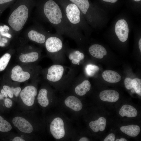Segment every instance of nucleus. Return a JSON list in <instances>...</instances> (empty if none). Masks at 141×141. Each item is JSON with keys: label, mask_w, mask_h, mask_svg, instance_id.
Listing matches in <instances>:
<instances>
[{"label": "nucleus", "mask_w": 141, "mask_h": 141, "mask_svg": "<svg viewBox=\"0 0 141 141\" xmlns=\"http://www.w3.org/2000/svg\"><path fill=\"white\" fill-rule=\"evenodd\" d=\"M38 7L40 16L54 27L58 34L65 35L77 42L81 40L79 29L69 22L63 9L54 1H45Z\"/></svg>", "instance_id": "nucleus-1"}, {"label": "nucleus", "mask_w": 141, "mask_h": 141, "mask_svg": "<svg viewBox=\"0 0 141 141\" xmlns=\"http://www.w3.org/2000/svg\"><path fill=\"white\" fill-rule=\"evenodd\" d=\"M36 4L35 0H16L11 6V11L8 23L16 32L20 31L26 24L31 10Z\"/></svg>", "instance_id": "nucleus-2"}, {"label": "nucleus", "mask_w": 141, "mask_h": 141, "mask_svg": "<svg viewBox=\"0 0 141 141\" xmlns=\"http://www.w3.org/2000/svg\"><path fill=\"white\" fill-rule=\"evenodd\" d=\"M62 9L69 22L73 25L79 28L83 25L82 13L75 4L72 2L64 5Z\"/></svg>", "instance_id": "nucleus-3"}, {"label": "nucleus", "mask_w": 141, "mask_h": 141, "mask_svg": "<svg viewBox=\"0 0 141 141\" xmlns=\"http://www.w3.org/2000/svg\"><path fill=\"white\" fill-rule=\"evenodd\" d=\"M61 36L56 33L51 34L47 38L45 42V45L47 51L54 53L61 51L63 47Z\"/></svg>", "instance_id": "nucleus-4"}, {"label": "nucleus", "mask_w": 141, "mask_h": 141, "mask_svg": "<svg viewBox=\"0 0 141 141\" xmlns=\"http://www.w3.org/2000/svg\"><path fill=\"white\" fill-rule=\"evenodd\" d=\"M37 93V88L33 85L25 87L20 93V97L23 103L26 105L30 107L34 104L35 97Z\"/></svg>", "instance_id": "nucleus-5"}, {"label": "nucleus", "mask_w": 141, "mask_h": 141, "mask_svg": "<svg viewBox=\"0 0 141 141\" xmlns=\"http://www.w3.org/2000/svg\"><path fill=\"white\" fill-rule=\"evenodd\" d=\"M50 129L51 134L56 139H60L65 135L64 122L60 117L56 118L52 121L50 125Z\"/></svg>", "instance_id": "nucleus-6"}, {"label": "nucleus", "mask_w": 141, "mask_h": 141, "mask_svg": "<svg viewBox=\"0 0 141 141\" xmlns=\"http://www.w3.org/2000/svg\"><path fill=\"white\" fill-rule=\"evenodd\" d=\"M64 71L63 66L59 64L52 65L48 69L46 78L50 81H58L62 78Z\"/></svg>", "instance_id": "nucleus-7"}, {"label": "nucleus", "mask_w": 141, "mask_h": 141, "mask_svg": "<svg viewBox=\"0 0 141 141\" xmlns=\"http://www.w3.org/2000/svg\"><path fill=\"white\" fill-rule=\"evenodd\" d=\"M129 31L128 24L125 20L120 19L117 21L115 26V32L121 41L124 42L127 40Z\"/></svg>", "instance_id": "nucleus-8"}, {"label": "nucleus", "mask_w": 141, "mask_h": 141, "mask_svg": "<svg viewBox=\"0 0 141 141\" xmlns=\"http://www.w3.org/2000/svg\"><path fill=\"white\" fill-rule=\"evenodd\" d=\"M50 34L46 32L43 28L32 30L27 33V36L31 40L38 43L42 44L45 43L46 40Z\"/></svg>", "instance_id": "nucleus-9"}, {"label": "nucleus", "mask_w": 141, "mask_h": 141, "mask_svg": "<svg viewBox=\"0 0 141 141\" xmlns=\"http://www.w3.org/2000/svg\"><path fill=\"white\" fill-rule=\"evenodd\" d=\"M30 76L28 72L24 71L21 66L17 65L12 69L10 77L14 81L22 83L28 80Z\"/></svg>", "instance_id": "nucleus-10"}, {"label": "nucleus", "mask_w": 141, "mask_h": 141, "mask_svg": "<svg viewBox=\"0 0 141 141\" xmlns=\"http://www.w3.org/2000/svg\"><path fill=\"white\" fill-rule=\"evenodd\" d=\"M14 125L22 132L30 133L33 131L31 124L25 118L21 116H16L12 120Z\"/></svg>", "instance_id": "nucleus-11"}, {"label": "nucleus", "mask_w": 141, "mask_h": 141, "mask_svg": "<svg viewBox=\"0 0 141 141\" xmlns=\"http://www.w3.org/2000/svg\"><path fill=\"white\" fill-rule=\"evenodd\" d=\"M99 96L100 99L103 101L114 102L118 100L119 94L115 90H106L101 92Z\"/></svg>", "instance_id": "nucleus-12"}, {"label": "nucleus", "mask_w": 141, "mask_h": 141, "mask_svg": "<svg viewBox=\"0 0 141 141\" xmlns=\"http://www.w3.org/2000/svg\"><path fill=\"white\" fill-rule=\"evenodd\" d=\"M65 105L73 110L78 111L83 107V104L80 100L76 97L70 96L66 98L64 100Z\"/></svg>", "instance_id": "nucleus-13"}, {"label": "nucleus", "mask_w": 141, "mask_h": 141, "mask_svg": "<svg viewBox=\"0 0 141 141\" xmlns=\"http://www.w3.org/2000/svg\"><path fill=\"white\" fill-rule=\"evenodd\" d=\"M89 51L92 56L99 59L102 58L107 54V51L105 48L98 44L91 45L89 48Z\"/></svg>", "instance_id": "nucleus-14"}, {"label": "nucleus", "mask_w": 141, "mask_h": 141, "mask_svg": "<svg viewBox=\"0 0 141 141\" xmlns=\"http://www.w3.org/2000/svg\"><path fill=\"white\" fill-rule=\"evenodd\" d=\"M102 77L106 81L110 83L119 82L121 79L120 75L117 72L112 70H106L102 73Z\"/></svg>", "instance_id": "nucleus-15"}, {"label": "nucleus", "mask_w": 141, "mask_h": 141, "mask_svg": "<svg viewBox=\"0 0 141 141\" xmlns=\"http://www.w3.org/2000/svg\"><path fill=\"white\" fill-rule=\"evenodd\" d=\"M106 124V119L104 117H101L97 120L90 122L89 126L93 131L97 132L99 131H102L104 130Z\"/></svg>", "instance_id": "nucleus-16"}, {"label": "nucleus", "mask_w": 141, "mask_h": 141, "mask_svg": "<svg viewBox=\"0 0 141 141\" xmlns=\"http://www.w3.org/2000/svg\"><path fill=\"white\" fill-rule=\"evenodd\" d=\"M119 114L121 116L127 117H134L136 116L137 111L134 107L128 104L124 105L119 111Z\"/></svg>", "instance_id": "nucleus-17"}, {"label": "nucleus", "mask_w": 141, "mask_h": 141, "mask_svg": "<svg viewBox=\"0 0 141 141\" xmlns=\"http://www.w3.org/2000/svg\"><path fill=\"white\" fill-rule=\"evenodd\" d=\"M120 130L122 132L132 137L137 136L140 131V127L136 125L122 126L120 128Z\"/></svg>", "instance_id": "nucleus-18"}, {"label": "nucleus", "mask_w": 141, "mask_h": 141, "mask_svg": "<svg viewBox=\"0 0 141 141\" xmlns=\"http://www.w3.org/2000/svg\"><path fill=\"white\" fill-rule=\"evenodd\" d=\"M39 57L38 53L33 51L20 55L19 57L20 61L23 63L32 62L37 61Z\"/></svg>", "instance_id": "nucleus-19"}, {"label": "nucleus", "mask_w": 141, "mask_h": 141, "mask_svg": "<svg viewBox=\"0 0 141 141\" xmlns=\"http://www.w3.org/2000/svg\"><path fill=\"white\" fill-rule=\"evenodd\" d=\"M91 87V85L89 81L87 80H85L76 87L75 91L77 95L83 96L90 91Z\"/></svg>", "instance_id": "nucleus-20"}, {"label": "nucleus", "mask_w": 141, "mask_h": 141, "mask_svg": "<svg viewBox=\"0 0 141 141\" xmlns=\"http://www.w3.org/2000/svg\"><path fill=\"white\" fill-rule=\"evenodd\" d=\"M76 4L83 14L86 15L88 12L90 5L88 0H69Z\"/></svg>", "instance_id": "nucleus-21"}, {"label": "nucleus", "mask_w": 141, "mask_h": 141, "mask_svg": "<svg viewBox=\"0 0 141 141\" xmlns=\"http://www.w3.org/2000/svg\"><path fill=\"white\" fill-rule=\"evenodd\" d=\"M84 54L77 50L71 51L68 55V58L74 64H79L80 61L84 58Z\"/></svg>", "instance_id": "nucleus-22"}, {"label": "nucleus", "mask_w": 141, "mask_h": 141, "mask_svg": "<svg viewBox=\"0 0 141 141\" xmlns=\"http://www.w3.org/2000/svg\"><path fill=\"white\" fill-rule=\"evenodd\" d=\"M48 91L45 89H40L38 94L37 99L38 103L42 107H46L49 103L47 97Z\"/></svg>", "instance_id": "nucleus-23"}, {"label": "nucleus", "mask_w": 141, "mask_h": 141, "mask_svg": "<svg viewBox=\"0 0 141 141\" xmlns=\"http://www.w3.org/2000/svg\"><path fill=\"white\" fill-rule=\"evenodd\" d=\"M11 57L10 55L8 53H6L0 58V71H3L5 69Z\"/></svg>", "instance_id": "nucleus-24"}, {"label": "nucleus", "mask_w": 141, "mask_h": 141, "mask_svg": "<svg viewBox=\"0 0 141 141\" xmlns=\"http://www.w3.org/2000/svg\"><path fill=\"white\" fill-rule=\"evenodd\" d=\"M11 129L12 126L10 123L0 116V131L7 132L10 131Z\"/></svg>", "instance_id": "nucleus-25"}, {"label": "nucleus", "mask_w": 141, "mask_h": 141, "mask_svg": "<svg viewBox=\"0 0 141 141\" xmlns=\"http://www.w3.org/2000/svg\"><path fill=\"white\" fill-rule=\"evenodd\" d=\"M132 85L133 88L139 95L141 96V80L135 78L132 80Z\"/></svg>", "instance_id": "nucleus-26"}, {"label": "nucleus", "mask_w": 141, "mask_h": 141, "mask_svg": "<svg viewBox=\"0 0 141 141\" xmlns=\"http://www.w3.org/2000/svg\"><path fill=\"white\" fill-rule=\"evenodd\" d=\"M99 69V67L96 65L89 64L87 65L85 68V71L88 75L92 76L98 71Z\"/></svg>", "instance_id": "nucleus-27"}, {"label": "nucleus", "mask_w": 141, "mask_h": 141, "mask_svg": "<svg viewBox=\"0 0 141 141\" xmlns=\"http://www.w3.org/2000/svg\"><path fill=\"white\" fill-rule=\"evenodd\" d=\"M15 0H0V17L4 11Z\"/></svg>", "instance_id": "nucleus-28"}, {"label": "nucleus", "mask_w": 141, "mask_h": 141, "mask_svg": "<svg viewBox=\"0 0 141 141\" xmlns=\"http://www.w3.org/2000/svg\"><path fill=\"white\" fill-rule=\"evenodd\" d=\"M3 89L6 92L8 96L10 98H12L13 97V94L11 88L9 86L5 85L3 86Z\"/></svg>", "instance_id": "nucleus-29"}, {"label": "nucleus", "mask_w": 141, "mask_h": 141, "mask_svg": "<svg viewBox=\"0 0 141 141\" xmlns=\"http://www.w3.org/2000/svg\"><path fill=\"white\" fill-rule=\"evenodd\" d=\"M132 80L129 78H127L125 79L124 83L125 86L128 90H130L133 88L132 85Z\"/></svg>", "instance_id": "nucleus-30"}, {"label": "nucleus", "mask_w": 141, "mask_h": 141, "mask_svg": "<svg viewBox=\"0 0 141 141\" xmlns=\"http://www.w3.org/2000/svg\"><path fill=\"white\" fill-rule=\"evenodd\" d=\"M11 89L13 94L16 97H17L20 94L21 90V88L19 87L15 88L11 87Z\"/></svg>", "instance_id": "nucleus-31"}, {"label": "nucleus", "mask_w": 141, "mask_h": 141, "mask_svg": "<svg viewBox=\"0 0 141 141\" xmlns=\"http://www.w3.org/2000/svg\"><path fill=\"white\" fill-rule=\"evenodd\" d=\"M5 106L8 108L11 107L13 105V102L12 100L9 98H6L4 101Z\"/></svg>", "instance_id": "nucleus-32"}, {"label": "nucleus", "mask_w": 141, "mask_h": 141, "mask_svg": "<svg viewBox=\"0 0 141 141\" xmlns=\"http://www.w3.org/2000/svg\"><path fill=\"white\" fill-rule=\"evenodd\" d=\"M115 139V136L113 133L109 134L104 139V141H114Z\"/></svg>", "instance_id": "nucleus-33"}, {"label": "nucleus", "mask_w": 141, "mask_h": 141, "mask_svg": "<svg viewBox=\"0 0 141 141\" xmlns=\"http://www.w3.org/2000/svg\"><path fill=\"white\" fill-rule=\"evenodd\" d=\"M0 33L1 35L3 37H6L9 38H11L12 37V35L8 32L3 31L0 32Z\"/></svg>", "instance_id": "nucleus-34"}, {"label": "nucleus", "mask_w": 141, "mask_h": 141, "mask_svg": "<svg viewBox=\"0 0 141 141\" xmlns=\"http://www.w3.org/2000/svg\"><path fill=\"white\" fill-rule=\"evenodd\" d=\"M13 141H25V140L19 136H16L12 140Z\"/></svg>", "instance_id": "nucleus-35"}, {"label": "nucleus", "mask_w": 141, "mask_h": 141, "mask_svg": "<svg viewBox=\"0 0 141 141\" xmlns=\"http://www.w3.org/2000/svg\"><path fill=\"white\" fill-rule=\"evenodd\" d=\"M1 93L2 94L4 97H5L6 98H7L8 96V95L6 92L3 89H2L1 90Z\"/></svg>", "instance_id": "nucleus-36"}, {"label": "nucleus", "mask_w": 141, "mask_h": 141, "mask_svg": "<svg viewBox=\"0 0 141 141\" xmlns=\"http://www.w3.org/2000/svg\"><path fill=\"white\" fill-rule=\"evenodd\" d=\"M3 27L4 28V31L5 32H8L10 30V28L9 27L6 25H4Z\"/></svg>", "instance_id": "nucleus-37"}, {"label": "nucleus", "mask_w": 141, "mask_h": 141, "mask_svg": "<svg viewBox=\"0 0 141 141\" xmlns=\"http://www.w3.org/2000/svg\"><path fill=\"white\" fill-rule=\"evenodd\" d=\"M79 140V141H89V140L87 138L84 137L80 138Z\"/></svg>", "instance_id": "nucleus-38"}, {"label": "nucleus", "mask_w": 141, "mask_h": 141, "mask_svg": "<svg viewBox=\"0 0 141 141\" xmlns=\"http://www.w3.org/2000/svg\"><path fill=\"white\" fill-rule=\"evenodd\" d=\"M1 41L4 43H6L8 42V40L6 38H3L1 39Z\"/></svg>", "instance_id": "nucleus-39"}, {"label": "nucleus", "mask_w": 141, "mask_h": 141, "mask_svg": "<svg viewBox=\"0 0 141 141\" xmlns=\"http://www.w3.org/2000/svg\"><path fill=\"white\" fill-rule=\"evenodd\" d=\"M103 1L106 2H109L111 3H114L116 2L118 0H102Z\"/></svg>", "instance_id": "nucleus-40"}, {"label": "nucleus", "mask_w": 141, "mask_h": 141, "mask_svg": "<svg viewBox=\"0 0 141 141\" xmlns=\"http://www.w3.org/2000/svg\"><path fill=\"white\" fill-rule=\"evenodd\" d=\"M116 141H127L126 139L124 138H121L120 139H117L115 140Z\"/></svg>", "instance_id": "nucleus-41"}, {"label": "nucleus", "mask_w": 141, "mask_h": 141, "mask_svg": "<svg viewBox=\"0 0 141 141\" xmlns=\"http://www.w3.org/2000/svg\"><path fill=\"white\" fill-rule=\"evenodd\" d=\"M139 47L140 50V52H141V39L140 38L138 42Z\"/></svg>", "instance_id": "nucleus-42"}, {"label": "nucleus", "mask_w": 141, "mask_h": 141, "mask_svg": "<svg viewBox=\"0 0 141 141\" xmlns=\"http://www.w3.org/2000/svg\"><path fill=\"white\" fill-rule=\"evenodd\" d=\"M5 45V43L2 42L1 41H0V46L1 47L4 46Z\"/></svg>", "instance_id": "nucleus-43"}, {"label": "nucleus", "mask_w": 141, "mask_h": 141, "mask_svg": "<svg viewBox=\"0 0 141 141\" xmlns=\"http://www.w3.org/2000/svg\"><path fill=\"white\" fill-rule=\"evenodd\" d=\"M4 31V30L3 26H0V32Z\"/></svg>", "instance_id": "nucleus-44"}, {"label": "nucleus", "mask_w": 141, "mask_h": 141, "mask_svg": "<svg viewBox=\"0 0 141 141\" xmlns=\"http://www.w3.org/2000/svg\"><path fill=\"white\" fill-rule=\"evenodd\" d=\"M4 97L2 95V94L0 93V99L2 100L4 99Z\"/></svg>", "instance_id": "nucleus-45"}, {"label": "nucleus", "mask_w": 141, "mask_h": 141, "mask_svg": "<svg viewBox=\"0 0 141 141\" xmlns=\"http://www.w3.org/2000/svg\"><path fill=\"white\" fill-rule=\"evenodd\" d=\"M133 0L136 2H138L141 1V0Z\"/></svg>", "instance_id": "nucleus-46"}, {"label": "nucleus", "mask_w": 141, "mask_h": 141, "mask_svg": "<svg viewBox=\"0 0 141 141\" xmlns=\"http://www.w3.org/2000/svg\"><path fill=\"white\" fill-rule=\"evenodd\" d=\"M1 39V36H0V40Z\"/></svg>", "instance_id": "nucleus-47"}]
</instances>
